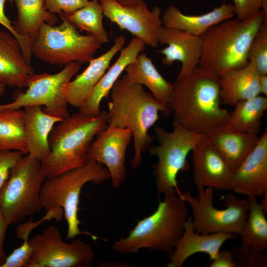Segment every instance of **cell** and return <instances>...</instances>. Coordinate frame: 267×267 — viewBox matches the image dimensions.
Wrapping results in <instances>:
<instances>
[{
	"mask_svg": "<svg viewBox=\"0 0 267 267\" xmlns=\"http://www.w3.org/2000/svg\"><path fill=\"white\" fill-rule=\"evenodd\" d=\"M132 138L128 129L107 126L89 146V161L105 166L114 187L119 188L125 180L126 156Z\"/></svg>",
	"mask_w": 267,
	"mask_h": 267,
	"instance_id": "obj_14",
	"label": "cell"
},
{
	"mask_svg": "<svg viewBox=\"0 0 267 267\" xmlns=\"http://www.w3.org/2000/svg\"><path fill=\"white\" fill-rule=\"evenodd\" d=\"M236 19L247 20L262 10L267 18V0H233Z\"/></svg>",
	"mask_w": 267,
	"mask_h": 267,
	"instance_id": "obj_34",
	"label": "cell"
},
{
	"mask_svg": "<svg viewBox=\"0 0 267 267\" xmlns=\"http://www.w3.org/2000/svg\"><path fill=\"white\" fill-rule=\"evenodd\" d=\"M154 133L159 144L150 146L148 150L151 155L157 157L154 176L158 193H179L178 174L188 170V155L207 136L190 132L175 121L172 131L158 126Z\"/></svg>",
	"mask_w": 267,
	"mask_h": 267,
	"instance_id": "obj_8",
	"label": "cell"
},
{
	"mask_svg": "<svg viewBox=\"0 0 267 267\" xmlns=\"http://www.w3.org/2000/svg\"><path fill=\"white\" fill-rule=\"evenodd\" d=\"M23 109L27 154L42 162L50 153V134L55 125L63 119L47 114L40 106L26 107Z\"/></svg>",
	"mask_w": 267,
	"mask_h": 267,
	"instance_id": "obj_24",
	"label": "cell"
},
{
	"mask_svg": "<svg viewBox=\"0 0 267 267\" xmlns=\"http://www.w3.org/2000/svg\"><path fill=\"white\" fill-rule=\"evenodd\" d=\"M107 126V112L104 110L96 116L79 112L55 125L49 137V154L41 162L46 178L85 165L94 136Z\"/></svg>",
	"mask_w": 267,
	"mask_h": 267,
	"instance_id": "obj_5",
	"label": "cell"
},
{
	"mask_svg": "<svg viewBox=\"0 0 267 267\" xmlns=\"http://www.w3.org/2000/svg\"><path fill=\"white\" fill-rule=\"evenodd\" d=\"M17 9L12 25L16 33L30 43L36 39L44 23L55 25L57 16L46 9L45 0H13Z\"/></svg>",
	"mask_w": 267,
	"mask_h": 267,
	"instance_id": "obj_27",
	"label": "cell"
},
{
	"mask_svg": "<svg viewBox=\"0 0 267 267\" xmlns=\"http://www.w3.org/2000/svg\"><path fill=\"white\" fill-rule=\"evenodd\" d=\"M110 93L107 126L131 131L134 153L131 163L135 169L142 162V153L153 141L148 131L158 120L159 113L168 117L171 110L146 91L143 86L131 82L126 75L118 79Z\"/></svg>",
	"mask_w": 267,
	"mask_h": 267,
	"instance_id": "obj_2",
	"label": "cell"
},
{
	"mask_svg": "<svg viewBox=\"0 0 267 267\" xmlns=\"http://www.w3.org/2000/svg\"><path fill=\"white\" fill-rule=\"evenodd\" d=\"M8 226L9 225L0 209V266L3 263L6 257L4 251L3 243Z\"/></svg>",
	"mask_w": 267,
	"mask_h": 267,
	"instance_id": "obj_40",
	"label": "cell"
},
{
	"mask_svg": "<svg viewBox=\"0 0 267 267\" xmlns=\"http://www.w3.org/2000/svg\"><path fill=\"white\" fill-rule=\"evenodd\" d=\"M29 241L33 253L27 267H87L94 257L90 244L80 239L65 242L53 225Z\"/></svg>",
	"mask_w": 267,
	"mask_h": 267,
	"instance_id": "obj_12",
	"label": "cell"
},
{
	"mask_svg": "<svg viewBox=\"0 0 267 267\" xmlns=\"http://www.w3.org/2000/svg\"><path fill=\"white\" fill-rule=\"evenodd\" d=\"M195 231L192 218L188 217L181 235L169 255L166 267H181L188 258L196 253L207 254L213 260L223 244L235 238L236 235L223 232L202 234Z\"/></svg>",
	"mask_w": 267,
	"mask_h": 267,
	"instance_id": "obj_18",
	"label": "cell"
},
{
	"mask_svg": "<svg viewBox=\"0 0 267 267\" xmlns=\"http://www.w3.org/2000/svg\"><path fill=\"white\" fill-rule=\"evenodd\" d=\"M247 218L239 234L241 245L262 251L267 249V220L257 197L248 196Z\"/></svg>",
	"mask_w": 267,
	"mask_h": 267,
	"instance_id": "obj_31",
	"label": "cell"
},
{
	"mask_svg": "<svg viewBox=\"0 0 267 267\" xmlns=\"http://www.w3.org/2000/svg\"><path fill=\"white\" fill-rule=\"evenodd\" d=\"M260 76L251 62L243 67L229 70L221 75L219 83L222 102L233 106L239 101L260 95Z\"/></svg>",
	"mask_w": 267,
	"mask_h": 267,
	"instance_id": "obj_25",
	"label": "cell"
},
{
	"mask_svg": "<svg viewBox=\"0 0 267 267\" xmlns=\"http://www.w3.org/2000/svg\"><path fill=\"white\" fill-rule=\"evenodd\" d=\"M260 94L267 96V75H261L259 78Z\"/></svg>",
	"mask_w": 267,
	"mask_h": 267,
	"instance_id": "obj_41",
	"label": "cell"
},
{
	"mask_svg": "<svg viewBox=\"0 0 267 267\" xmlns=\"http://www.w3.org/2000/svg\"><path fill=\"white\" fill-rule=\"evenodd\" d=\"M5 86L0 83V96H1L5 90Z\"/></svg>",
	"mask_w": 267,
	"mask_h": 267,
	"instance_id": "obj_44",
	"label": "cell"
},
{
	"mask_svg": "<svg viewBox=\"0 0 267 267\" xmlns=\"http://www.w3.org/2000/svg\"><path fill=\"white\" fill-rule=\"evenodd\" d=\"M103 15L121 30H127L152 47L159 44V36L163 26L160 9L148 8L143 0L134 6H124L116 0H99Z\"/></svg>",
	"mask_w": 267,
	"mask_h": 267,
	"instance_id": "obj_13",
	"label": "cell"
},
{
	"mask_svg": "<svg viewBox=\"0 0 267 267\" xmlns=\"http://www.w3.org/2000/svg\"><path fill=\"white\" fill-rule=\"evenodd\" d=\"M191 152L193 182L197 189L232 191L233 172L207 137Z\"/></svg>",
	"mask_w": 267,
	"mask_h": 267,
	"instance_id": "obj_15",
	"label": "cell"
},
{
	"mask_svg": "<svg viewBox=\"0 0 267 267\" xmlns=\"http://www.w3.org/2000/svg\"><path fill=\"white\" fill-rule=\"evenodd\" d=\"M58 15L62 20L69 22L80 31L94 37L101 44L108 42V36L103 24V7L99 0H91L71 14L62 12Z\"/></svg>",
	"mask_w": 267,
	"mask_h": 267,
	"instance_id": "obj_30",
	"label": "cell"
},
{
	"mask_svg": "<svg viewBox=\"0 0 267 267\" xmlns=\"http://www.w3.org/2000/svg\"><path fill=\"white\" fill-rule=\"evenodd\" d=\"M29 236L24 234L20 237V239L23 241L22 244L6 257L0 267H27L33 253Z\"/></svg>",
	"mask_w": 267,
	"mask_h": 267,
	"instance_id": "obj_35",
	"label": "cell"
},
{
	"mask_svg": "<svg viewBox=\"0 0 267 267\" xmlns=\"http://www.w3.org/2000/svg\"><path fill=\"white\" fill-rule=\"evenodd\" d=\"M219 77L199 66L173 83L169 106L174 121L185 129L207 136L228 123L221 106Z\"/></svg>",
	"mask_w": 267,
	"mask_h": 267,
	"instance_id": "obj_1",
	"label": "cell"
},
{
	"mask_svg": "<svg viewBox=\"0 0 267 267\" xmlns=\"http://www.w3.org/2000/svg\"><path fill=\"white\" fill-rule=\"evenodd\" d=\"M180 193L164 194L156 210L138 221L127 236L114 242L113 249L122 254H131L147 248L170 255L188 218L186 202Z\"/></svg>",
	"mask_w": 267,
	"mask_h": 267,
	"instance_id": "obj_4",
	"label": "cell"
},
{
	"mask_svg": "<svg viewBox=\"0 0 267 267\" xmlns=\"http://www.w3.org/2000/svg\"><path fill=\"white\" fill-rule=\"evenodd\" d=\"M101 44L94 37L80 34L71 23L62 20L58 26L43 23L31 50L32 55L44 62L66 65L89 62Z\"/></svg>",
	"mask_w": 267,
	"mask_h": 267,
	"instance_id": "obj_9",
	"label": "cell"
},
{
	"mask_svg": "<svg viewBox=\"0 0 267 267\" xmlns=\"http://www.w3.org/2000/svg\"><path fill=\"white\" fill-rule=\"evenodd\" d=\"M81 68L80 64L71 62L55 74H35L25 91L18 92L13 101L0 104V111L44 106L47 114L64 118L70 114L65 90L66 86Z\"/></svg>",
	"mask_w": 267,
	"mask_h": 267,
	"instance_id": "obj_11",
	"label": "cell"
},
{
	"mask_svg": "<svg viewBox=\"0 0 267 267\" xmlns=\"http://www.w3.org/2000/svg\"><path fill=\"white\" fill-rule=\"evenodd\" d=\"M23 155L18 151H0V191L8 179L11 170Z\"/></svg>",
	"mask_w": 267,
	"mask_h": 267,
	"instance_id": "obj_38",
	"label": "cell"
},
{
	"mask_svg": "<svg viewBox=\"0 0 267 267\" xmlns=\"http://www.w3.org/2000/svg\"><path fill=\"white\" fill-rule=\"evenodd\" d=\"M46 178L41 161L28 154L12 168L0 191V209L9 225L43 209L41 190Z\"/></svg>",
	"mask_w": 267,
	"mask_h": 267,
	"instance_id": "obj_7",
	"label": "cell"
},
{
	"mask_svg": "<svg viewBox=\"0 0 267 267\" xmlns=\"http://www.w3.org/2000/svg\"><path fill=\"white\" fill-rule=\"evenodd\" d=\"M10 150L28 154L24 109L0 111V151Z\"/></svg>",
	"mask_w": 267,
	"mask_h": 267,
	"instance_id": "obj_29",
	"label": "cell"
},
{
	"mask_svg": "<svg viewBox=\"0 0 267 267\" xmlns=\"http://www.w3.org/2000/svg\"><path fill=\"white\" fill-rule=\"evenodd\" d=\"M89 0H45L47 10L53 14H71L86 6Z\"/></svg>",
	"mask_w": 267,
	"mask_h": 267,
	"instance_id": "obj_37",
	"label": "cell"
},
{
	"mask_svg": "<svg viewBox=\"0 0 267 267\" xmlns=\"http://www.w3.org/2000/svg\"><path fill=\"white\" fill-rule=\"evenodd\" d=\"M118 2L124 6H132L136 5L139 0H116Z\"/></svg>",
	"mask_w": 267,
	"mask_h": 267,
	"instance_id": "obj_42",
	"label": "cell"
},
{
	"mask_svg": "<svg viewBox=\"0 0 267 267\" xmlns=\"http://www.w3.org/2000/svg\"><path fill=\"white\" fill-rule=\"evenodd\" d=\"M35 74L17 39L9 32L0 31V83L5 86L26 88Z\"/></svg>",
	"mask_w": 267,
	"mask_h": 267,
	"instance_id": "obj_20",
	"label": "cell"
},
{
	"mask_svg": "<svg viewBox=\"0 0 267 267\" xmlns=\"http://www.w3.org/2000/svg\"><path fill=\"white\" fill-rule=\"evenodd\" d=\"M126 38L121 35L114 39L112 46L105 53L89 61L86 69L71 80L66 87L65 93L68 104L79 108L108 69L111 60L121 50Z\"/></svg>",
	"mask_w": 267,
	"mask_h": 267,
	"instance_id": "obj_19",
	"label": "cell"
},
{
	"mask_svg": "<svg viewBox=\"0 0 267 267\" xmlns=\"http://www.w3.org/2000/svg\"><path fill=\"white\" fill-rule=\"evenodd\" d=\"M232 191L256 197L267 191V129L254 149L233 172Z\"/></svg>",
	"mask_w": 267,
	"mask_h": 267,
	"instance_id": "obj_17",
	"label": "cell"
},
{
	"mask_svg": "<svg viewBox=\"0 0 267 267\" xmlns=\"http://www.w3.org/2000/svg\"><path fill=\"white\" fill-rule=\"evenodd\" d=\"M264 19L267 18L261 10L247 20L227 19L209 28L199 36L198 66L219 77L246 66L249 47Z\"/></svg>",
	"mask_w": 267,
	"mask_h": 267,
	"instance_id": "obj_3",
	"label": "cell"
},
{
	"mask_svg": "<svg viewBox=\"0 0 267 267\" xmlns=\"http://www.w3.org/2000/svg\"><path fill=\"white\" fill-rule=\"evenodd\" d=\"M233 106L229 121L224 126L238 132L258 134L262 118L267 109V97L259 95L239 101Z\"/></svg>",
	"mask_w": 267,
	"mask_h": 267,
	"instance_id": "obj_28",
	"label": "cell"
},
{
	"mask_svg": "<svg viewBox=\"0 0 267 267\" xmlns=\"http://www.w3.org/2000/svg\"><path fill=\"white\" fill-rule=\"evenodd\" d=\"M109 178L106 168L89 161L83 166L45 179L41 190L43 209L46 212L56 207L63 209L67 223V239L82 234L78 211L84 186L89 182L98 184Z\"/></svg>",
	"mask_w": 267,
	"mask_h": 267,
	"instance_id": "obj_6",
	"label": "cell"
},
{
	"mask_svg": "<svg viewBox=\"0 0 267 267\" xmlns=\"http://www.w3.org/2000/svg\"><path fill=\"white\" fill-rule=\"evenodd\" d=\"M233 5L225 1L219 7L200 15H187L176 6L170 5L164 12L161 20L163 26L184 31L200 36L212 26L234 16Z\"/></svg>",
	"mask_w": 267,
	"mask_h": 267,
	"instance_id": "obj_22",
	"label": "cell"
},
{
	"mask_svg": "<svg viewBox=\"0 0 267 267\" xmlns=\"http://www.w3.org/2000/svg\"><path fill=\"white\" fill-rule=\"evenodd\" d=\"M207 137L233 172L254 149L260 139L258 134L234 131L224 126Z\"/></svg>",
	"mask_w": 267,
	"mask_h": 267,
	"instance_id": "obj_23",
	"label": "cell"
},
{
	"mask_svg": "<svg viewBox=\"0 0 267 267\" xmlns=\"http://www.w3.org/2000/svg\"><path fill=\"white\" fill-rule=\"evenodd\" d=\"M125 70L131 82L146 86L157 100L169 107L173 83L162 76L145 53H139Z\"/></svg>",
	"mask_w": 267,
	"mask_h": 267,
	"instance_id": "obj_26",
	"label": "cell"
},
{
	"mask_svg": "<svg viewBox=\"0 0 267 267\" xmlns=\"http://www.w3.org/2000/svg\"><path fill=\"white\" fill-rule=\"evenodd\" d=\"M198 191L197 197L189 192L180 193L191 207L195 231L202 234L220 232L239 234L248 216V200L228 194L225 200L226 208L219 209L213 205L214 189L200 188Z\"/></svg>",
	"mask_w": 267,
	"mask_h": 267,
	"instance_id": "obj_10",
	"label": "cell"
},
{
	"mask_svg": "<svg viewBox=\"0 0 267 267\" xmlns=\"http://www.w3.org/2000/svg\"><path fill=\"white\" fill-rule=\"evenodd\" d=\"M159 44L167 45L157 51L163 55V64L170 66L177 61L181 63V68L177 78L189 75L198 66L201 52L199 36L163 26L159 34Z\"/></svg>",
	"mask_w": 267,
	"mask_h": 267,
	"instance_id": "obj_16",
	"label": "cell"
},
{
	"mask_svg": "<svg viewBox=\"0 0 267 267\" xmlns=\"http://www.w3.org/2000/svg\"><path fill=\"white\" fill-rule=\"evenodd\" d=\"M6 1L11 4L13 3V0H0V24L6 28L17 39L20 44L22 51L27 61L31 64L32 56V44L16 33L12 22L6 16L4 12V4Z\"/></svg>",
	"mask_w": 267,
	"mask_h": 267,
	"instance_id": "obj_36",
	"label": "cell"
},
{
	"mask_svg": "<svg viewBox=\"0 0 267 267\" xmlns=\"http://www.w3.org/2000/svg\"><path fill=\"white\" fill-rule=\"evenodd\" d=\"M212 261L210 267H236L231 250L220 249Z\"/></svg>",
	"mask_w": 267,
	"mask_h": 267,
	"instance_id": "obj_39",
	"label": "cell"
},
{
	"mask_svg": "<svg viewBox=\"0 0 267 267\" xmlns=\"http://www.w3.org/2000/svg\"><path fill=\"white\" fill-rule=\"evenodd\" d=\"M263 196V198L259 204L266 214L267 213V191Z\"/></svg>",
	"mask_w": 267,
	"mask_h": 267,
	"instance_id": "obj_43",
	"label": "cell"
},
{
	"mask_svg": "<svg viewBox=\"0 0 267 267\" xmlns=\"http://www.w3.org/2000/svg\"><path fill=\"white\" fill-rule=\"evenodd\" d=\"M231 252L236 267H267V254L252 247L237 244Z\"/></svg>",
	"mask_w": 267,
	"mask_h": 267,
	"instance_id": "obj_33",
	"label": "cell"
},
{
	"mask_svg": "<svg viewBox=\"0 0 267 267\" xmlns=\"http://www.w3.org/2000/svg\"><path fill=\"white\" fill-rule=\"evenodd\" d=\"M145 44L140 39L134 37L127 46L121 49L115 62L107 70L92 92L79 108V112L89 116H96L101 112L100 103L106 97L122 72L144 50Z\"/></svg>",
	"mask_w": 267,
	"mask_h": 267,
	"instance_id": "obj_21",
	"label": "cell"
},
{
	"mask_svg": "<svg viewBox=\"0 0 267 267\" xmlns=\"http://www.w3.org/2000/svg\"><path fill=\"white\" fill-rule=\"evenodd\" d=\"M248 58L260 76L267 75V20H264L249 47Z\"/></svg>",
	"mask_w": 267,
	"mask_h": 267,
	"instance_id": "obj_32",
	"label": "cell"
}]
</instances>
